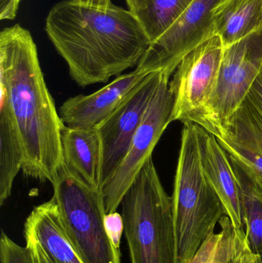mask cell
Masks as SVG:
<instances>
[{
  "label": "cell",
  "instance_id": "20",
  "mask_svg": "<svg viewBox=\"0 0 262 263\" xmlns=\"http://www.w3.org/2000/svg\"><path fill=\"white\" fill-rule=\"evenodd\" d=\"M0 261L1 263H37L27 247L18 245L4 232L0 238Z\"/></svg>",
  "mask_w": 262,
  "mask_h": 263
},
{
  "label": "cell",
  "instance_id": "1",
  "mask_svg": "<svg viewBox=\"0 0 262 263\" xmlns=\"http://www.w3.org/2000/svg\"><path fill=\"white\" fill-rule=\"evenodd\" d=\"M45 30L80 86L106 83L137 66L151 41L129 9H100L64 0L50 9Z\"/></svg>",
  "mask_w": 262,
  "mask_h": 263
},
{
  "label": "cell",
  "instance_id": "18",
  "mask_svg": "<svg viewBox=\"0 0 262 263\" xmlns=\"http://www.w3.org/2000/svg\"><path fill=\"white\" fill-rule=\"evenodd\" d=\"M193 1L144 0L135 15L152 43L166 32Z\"/></svg>",
  "mask_w": 262,
  "mask_h": 263
},
{
  "label": "cell",
  "instance_id": "2",
  "mask_svg": "<svg viewBox=\"0 0 262 263\" xmlns=\"http://www.w3.org/2000/svg\"><path fill=\"white\" fill-rule=\"evenodd\" d=\"M0 83L21 139L25 176L53 183L63 164V124L46 86L36 45L16 24L0 32Z\"/></svg>",
  "mask_w": 262,
  "mask_h": 263
},
{
  "label": "cell",
  "instance_id": "12",
  "mask_svg": "<svg viewBox=\"0 0 262 263\" xmlns=\"http://www.w3.org/2000/svg\"><path fill=\"white\" fill-rule=\"evenodd\" d=\"M217 139L231 161L244 172L262 202V126L246 100Z\"/></svg>",
  "mask_w": 262,
  "mask_h": 263
},
{
  "label": "cell",
  "instance_id": "4",
  "mask_svg": "<svg viewBox=\"0 0 262 263\" xmlns=\"http://www.w3.org/2000/svg\"><path fill=\"white\" fill-rule=\"evenodd\" d=\"M131 263H176L172 197L151 158L122 199Z\"/></svg>",
  "mask_w": 262,
  "mask_h": 263
},
{
  "label": "cell",
  "instance_id": "17",
  "mask_svg": "<svg viewBox=\"0 0 262 263\" xmlns=\"http://www.w3.org/2000/svg\"><path fill=\"white\" fill-rule=\"evenodd\" d=\"M215 35L225 48L262 29V0H226L215 10Z\"/></svg>",
  "mask_w": 262,
  "mask_h": 263
},
{
  "label": "cell",
  "instance_id": "6",
  "mask_svg": "<svg viewBox=\"0 0 262 263\" xmlns=\"http://www.w3.org/2000/svg\"><path fill=\"white\" fill-rule=\"evenodd\" d=\"M223 53L221 38L215 35L180 62L170 82L172 122H189L207 129L209 103L216 89Z\"/></svg>",
  "mask_w": 262,
  "mask_h": 263
},
{
  "label": "cell",
  "instance_id": "13",
  "mask_svg": "<svg viewBox=\"0 0 262 263\" xmlns=\"http://www.w3.org/2000/svg\"><path fill=\"white\" fill-rule=\"evenodd\" d=\"M147 75L134 70L118 76L93 93L68 99L58 109L63 124L70 128H96Z\"/></svg>",
  "mask_w": 262,
  "mask_h": 263
},
{
  "label": "cell",
  "instance_id": "24",
  "mask_svg": "<svg viewBox=\"0 0 262 263\" xmlns=\"http://www.w3.org/2000/svg\"><path fill=\"white\" fill-rule=\"evenodd\" d=\"M21 0H0V20H14Z\"/></svg>",
  "mask_w": 262,
  "mask_h": 263
},
{
  "label": "cell",
  "instance_id": "23",
  "mask_svg": "<svg viewBox=\"0 0 262 263\" xmlns=\"http://www.w3.org/2000/svg\"><path fill=\"white\" fill-rule=\"evenodd\" d=\"M245 100L255 112L262 126V70L254 82Z\"/></svg>",
  "mask_w": 262,
  "mask_h": 263
},
{
  "label": "cell",
  "instance_id": "19",
  "mask_svg": "<svg viewBox=\"0 0 262 263\" xmlns=\"http://www.w3.org/2000/svg\"><path fill=\"white\" fill-rule=\"evenodd\" d=\"M231 162L239 185L246 236L252 251L262 257V202L244 172L235 162Z\"/></svg>",
  "mask_w": 262,
  "mask_h": 263
},
{
  "label": "cell",
  "instance_id": "3",
  "mask_svg": "<svg viewBox=\"0 0 262 263\" xmlns=\"http://www.w3.org/2000/svg\"><path fill=\"white\" fill-rule=\"evenodd\" d=\"M172 196L176 263H189L226 215L201 167L198 125L183 123Z\"/></svg>",
  "mask_w": 262,
  "mask_h": 263
},
{
  "label": "cell",
  "instance_id": "26",
  "mask_svg": "<svg viewBox=\"0 0 262 263\" xmlns=\"http://www.w3.org/2000/svg\"><path fill=\"white\" fill-rule=\"evenodd\" d=\"M126 3H127L129 10L135 14L138 12L140 7H141L144 0H126Z\"/></svg>",
  "mask_w": 262,
  "mask_h": 263
},
{
  "label": "cell",
  "instance_id": "10",
  "mask_svg": "<svg viewBox=\"0 0 262 263\" xmlns=\"http://www.w3.org/2000/svg\"><path fill=\"white\" fill-rule=\"evenodd\" d=\"M163 76V72L148 74L97 126L102 145V189L113 177L124 160Z\"/></svg>",
  "mask_w": 262,
  "mask_h": 263
},
{
  "label": "cell",
  "instance_id": "15",
  "mask_svg": "<svg viewBox=\"0 0 262 263\" xmlns=\"http://www.w3.org/2000/svg\"><path fill=\"white\" fill-rule=\"evenodd\" d=\"M63 162L89 186L102 190V145L96 128H70L62 132Z\"/></svg>",
  "mask_w": 262,
  "mask_h": 263
},
{
  "label": "cell",
  "instance_id": "9",
  "mask_svg": "<svg viewBox=\"0 0 262 263\" xmlns=\"http://www.w3.org/2000/svg\"><path fill=\"white\" fill-rule=\"evenodd\" d=\"M226 0H194L158 40L151 43L135 70L143 74L165 72L172 76L191 51L215 35L214 15Z\"/></svg>",
  "mask_w": 262,
  "mask_h": 263
},
{
  "label": "cell",
  "instance_id": "16",
  "mask_svg": "<svg viewBox=\"0 0 262 263\" xmlns=\"http://www.w3.org/2000/svg\"><path fill=\"white\" fill-rule=\"evenodd\" d=\"M21 139L7 91L0 83V205L10 197L14 180L23 170Z\"/></svg>",
  "mask_w": 262,
  "mask_h": 263
},
{
  "label": "cell",
  "instance_id": "5",
  "mask_svg": "<svg viewBox=\"0 0 262 263\" xmlns=\"http://www.w3.org/2000/svg\"><path fill=\"white\" fill-rule=\"evenodd\" d=\"M66 233L84 263H120L119 249L112 243L105 227L104 196L63 164L53 183Z\"/></svg>",
  "mask_w": 262,
  "mask_h": 263
},
{
  "label": "cell",
  "instance_id": "25",
  "mask_svg": "<svg viewBox=\"0 0 262 263\" xmlns=\"http://www.w3.org/2000/svg\"><path fill=\"white\" fill-rule=\"evenodd\" d=\"M75 3L100 9H109L113 5L111 0H72Z\"/></svg>",
  "mask_w": 262,
  "mask_h": 263
},
{
  "label": "cell",
  "instance_id": "7",
  "mask_svg": "<svg viewBox=\"0 0 262 263\" xmlns=\"http://www.w3.org/2000/svg\"><path fill=\"white\" fill-rule=\"evenodd\" d=\"M261 70L262 29L225 48L216 89L209 103L206 130L221 136Z\"/></svg>",
  "mask_w": 262,
  "mask_h": 263
},
{
  "label": "cell",
  "instance_id": "11",
  "mask_svg": "<svg viewBox=\"0 0 262 263\" xmlns=\"http://www.w3.org/2000/svg\"><path fill=\"white\" fill-rule=\"evenodd\" d=\"M24 237L37 263H84L69 239L53 198L32 210L25 222Z\"/></svg>",
  "mask_w": 262,
  "mask_h": 263
},
{
  "label": "cell",
  "instance_id": "8",
  "mask_svg": "<svg viewBox=\"0 0 262 263\" xmlns=\"http://www.w3.org/2000/svg\"><path fill=\"white\" fill-rule=\"evenodd\" d=\"M170 77L163 72L159 86L124 160L113 177L102 189L106 214L117 211L126 191L148 160L152 158L154 148L172 122L174 97L170 89Z\"/></svg>",
  "mask_w": 262,
  "mask_h": 263
},
{
  "label": "cell",
  "instance_id": "14",
  "mask_svg": "<svg viewBox=\"0 0 262 263\" xmlns=\"http://www.w3.org/2000/svg\"><path fill=\"white\" fill-rule=\"evenodd\" d=\"M201 167L206 179L218 195L226 216L236 229H244L239 185L226 150L216 136L198 126Z\"/></svg>",
  "mask_w": 262,
  "mask_h": 263
},
{
  "label": "cell",
  "instance_id": "22",
  "mask_svg": "<svg viewBox=\"0 0 262 263\" xmlns=\"http://www.w3.org/2000/svg\"><path fill=\"white\" fill-rule=\"evenodd\" d=\"M105 227L112 243L116 248L119 249L122 236L125 231L124 220L122 214L117 211L106 214Z\"/></svg>",
  "mask_w": 262,
  "mask_h": 263
},
{
  "label": "cell",
  "instance_id": "21",
  "mask_svg": "<svg viewBox=\"0 0 262 263\" xmlns=\"http://www.w3.org/2000/svg\"><path fill=\"white\" fill-rule=\"evenodd\" d=\"M233 263H262L261 256L251 249L245 229L235 228Z\"/></svg>",
  "mask_w": 262,
  "mask_h": 263
}]
</instances>
